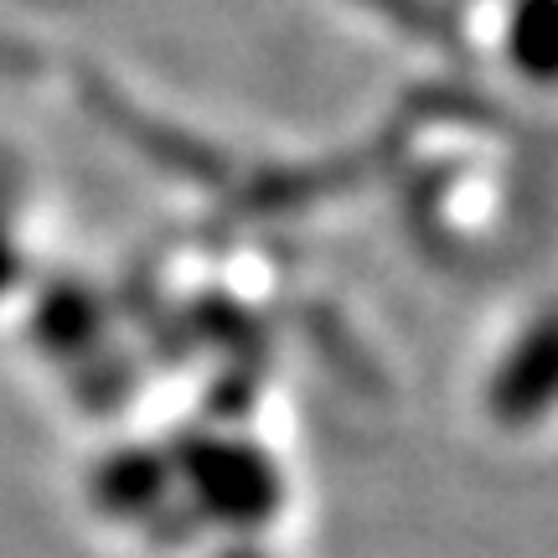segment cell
I'll return each instance as SVG.
<instances>
[{
	"label": "cell",
	"instance_id": "cell-1",
	"mask_svg": "<svg viewBox=\"0 0 558 558\" xmlns=\"http://www.w3.org/2000/svg\"><path fill=\"white\" fill-rule=\"evenodd\" d=\"M5 275H11V259H5V239H0V284H5Z\"/></svg>",
	"mask_w": 558,
	"mask_h": 558
}]
</instances>
